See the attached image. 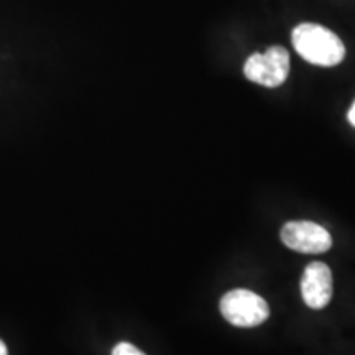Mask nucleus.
I'll return each instance as SVG.
<instances>
[{
    "label": "nucleus",
    "instance_id": "nucleus-4",
    "mask_svg": "<svg viewBox=\"0 0 355 355\" xmlns=\"http://www.w3.org/2000/svg\"><path fill=\"white\" fill-rule=\"evenodd\" d=\"M282 242L300 254H324L332 247V237L326 229L311 220L286 222L282 229Z\"/></svg>",
    "mask_w": 355,
    "mask_h": 355
},
{
    "label": "nucleus",
    "instance_id": "nucleus-1",
    "mask_svg": "<svg viewBox=\"0 0 355 355\" xmlns=\"http://www.w3.org/2000/svg\"><path fill=\"white\" fill-rule=\"evenodd\" d=\"M293 46L303 60L311 64L331 66L339 64L345 56L343 40L326 26L318 24H301L291 33Z\"/></svg>",
    "mask_w": 355,
    "mask_h": 355
},
{
    "label": "nucleus",
    "instance_id": "nucleus-8",
    "mask_svg": "<svg viewBox=\"0 0 355 355\" xmlns=\"http://www.w3.org/2000/svg\"><path fill=\"white\" fill-rule=\"evenodd\" d=\"M0 355H8V352H7V345L2 343V340H0Z\"/></svg>",
    "mask_w": 355,
    "mask_h": 355
},
{
    "label": "nucleus",
    "instance_id": "nucleus-7",
    "mask_svg": "<svg viewBox=\"0 0 355 355\" xmlns=\"http://www.w3.org/2000/svg\"><path fill=\"white\" fill-rule=\"evenodd\" d=\"M347 119H349L350 125H354V127H355V101H354L352 107H350V110H349V114H347Z\"/></svg>",
    "mask_w": 355,
    "mask_h": 355
},
{
    "label": "nucleus",
    "instance_id": "nucleus-6",
    "mask_svg": "<svg viewBox=\"0 0 355 355\" xmlns=\"http://www.w3.org/2000/svg\"><path fill=\"white\" fill-rule=\"evenodd\" d=\"M112 355H145L140 349H137L135 345L128 343H121L117 344L112 350Z\"/></svg>",
    "mask_w": 355,
    "mask_h": 355
},
{
    "label": "nucleus",
    "instance_id": "nucleus-2",
    "mask_svg": "<svg viewBox=\"0 0 355 355\" xmlns=\"http://www.w3.org/2000/svg\"><path fill=\"white\" fill-rule=\"evenodd\" d=\"M220 313L227 322L237 327H255L270 316L268 303L248 290H232L220 300Z\"/></svg>",
    "mask_w": 355,
    "mask_h": 355
},
{
    "label": "nucleus",
    "instance_id": "nucleus-5",
    "mask_svg": "<svg viewBox=\"0 0 355 355\" xmlns=\"http://www.w3.org/2000/svg\"><path fill=\"white\" fill-rule=\"evenodd\" d=\"M301 295L311 309H322L332 300V273L322 261H313L304 268L301 278Z\"/></svg>",
    "mask_w": 355,
    "mask_h": 355
},
{
    "label": "nucleus",
    "instance_id": "nucleus-3",
    "mask_svg": "<svg viewBox=\"0 0 355 355\" xmlns=\"http://www.w3.org/2000/svg\"><path fill=\"white\" fill-rule=\"evenodd\" d=\"M248 81L265 87H278L290 74V53L283 46H272L265 53H254L243 66Z\"/></svg>",
    "mask_w": 355,
    "mask_h": 355
}]
</instances>
